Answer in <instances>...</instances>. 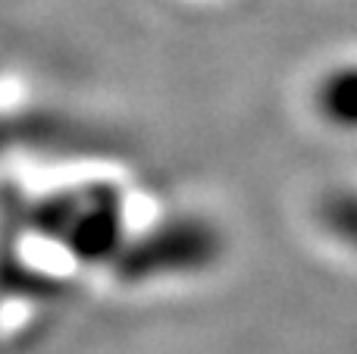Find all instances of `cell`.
Returning <instances> with one entry per match:
<instances>
[{"mask_svg":"<svg viewBox=\"0 0 357 354\" xmlns=\"http://www.w3.org/2000/svg\"><path fill=\"white\" fill-rule=\"evenodd\" d=\"M323 107L339 123H357V72L335 75L323 91Z\"/></svg>","mask_w":357,"mask_h":354,"instance_id":"obj_1","label":"cell"}]
</instances>
